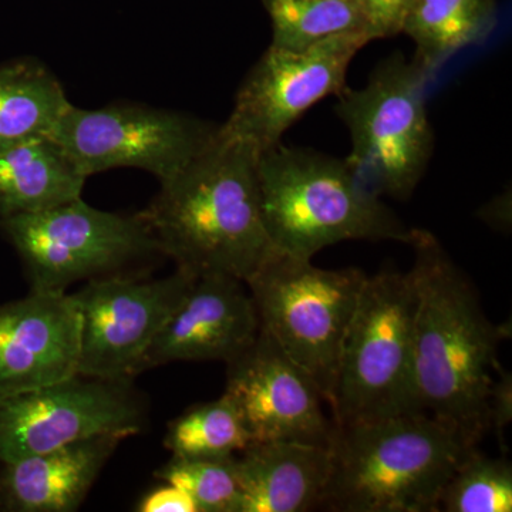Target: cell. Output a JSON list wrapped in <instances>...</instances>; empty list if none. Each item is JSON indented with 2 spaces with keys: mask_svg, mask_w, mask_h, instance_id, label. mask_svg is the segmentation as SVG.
<instances>
[{
  "mask_svg": "<svg viewBox=\"0 0 512 512\" xmlns=\"http://www.w3.org/2000/svg\"><path fill=\"white\" fill-rule=\"evenodd\" d=\"M410 247L416 286L413 382L417 409L478 447L490 433L488 392L501 365L498 349L511 322L495 325L485 315L473 282L426 229Z\"/></svg>",
  "mask_w": 512,
  "mask_h": 512,
  "instance_id": "obj_1",
  "label": "cell"
},
{
  "mask_svg": "<svg viewBox=\"0 0 512 512\" xmlns=\"http://www.w3.org/2000/svg\"><path fill=\"white\" fill-rule=\"evenodd\" d=\"M259 153L217 134L141 211L161 255L195 278L247 282L276 254L262 215Z\"/></svg>",
  "mask_w": 512,
  "mask_h": 512,
  "instance_id": "obj_2",
  "label": "cell"
},
{
  "mask_svg": "<svg viewBox=\"0 0 512 512\" xmlns=\"http://www.w3.org/2000/svg\"><path fill=\"white\" fill-rule=\"evenodd\" d=\"M478 447L424 412L335 426L320 510L439 512L454 471Z\"/></svg>",
  "mask_w": 512,
  "mask_h": 512,
  "instance_id": "obj_3",
  "label": "cell"
},
{
  "mask_svg": "<svg viewBox=\"0 0 512 512\" xmlns=\"http://www.w3.org/2000/svg\"><path fill=\"white\" fill-rule=\"evenodd\" d=\"M258 180L266 231L282 254L312 259L339 242L410 245L416 235L346 160L278 143L259 154Z\"/></svg>",
  "mask_w": 512,
  "mask_h": 512,
  "instance_id": "obj_4",
  "label": "cell"
},
{
  "mask_svg": "<svg viewBox=\"0 0 512 512\" xmlns=\"http://www.w3.org/2000/svg\"><path fill=\"white\" fill-rule=\"evenodd\" d=\"M412 272L366 276L343 338L329 407L335 426L420 412L413 382Z\"/></svg>",
  "mask_w": 512,
  "mask_h": 512,
  "instance_id": "obj_5",
  "label": "cell"
},
{
  "mask_svg": "<svg viewBox=\"0 0 512 512\" xmlns=\"http://www.w3.org/2000/svg\"><path fill=\"white\" fill-rule=\"evenodd\" d=\"M433 74L416 59L394 55L360 89L345 87L335 111L349 128L356 174L380 197H412L433 156L434 136L426 107Z\"/></svg>",
  "mask_w": 512,
  "mask_h": 512,
  "instance_id": "obj_6",
  "label": "cell"
},
{
  "mask_svg": "<svg viewBox=\"0 0 512 512\" xmlns=\"http://www.w3.org/2000/svg\"><path fill=\"white\" fill-rule=\"evenodd\" d=\"M359 268L325 269L276 252L245 282L259 325L332 399L343 338L366 279Z\"/></svg>",
  "mask_w": 512,
  "mask_h": 512,
  "instance_id": "obj_7",
  "label": "cell"
},
{
  "mask_svg": "<svg viewBox=\"0 0 512 512\" xmlns=\"http://www.w3.org/2000/svg\"><path fill=\"white\" fill-rule=\"evenodd\" d=\"M5 228L35 292H66L76 282L120 274L124 266L161 255L141 212L103 211L83 198L5 218Z\"/></svg>",
  "mask_w": 512,
  "mask_h": 512,
  "instance_id": "obj_8",
  "label": "cell"
},
{
  "mask_svg": "<svg viewBox=\"0 0 512 512\" xmlns=\"http://www.w3.org/2000/svg\"><path fill=\"white\" fill-rule=\"evenodd\" d=\"M218 126L136 103L87 110L70 106L52 136L87 178L114 168H137L170 180L210 146Z\"/></svg>",
  "mask_w": 512,
  "mask_h": 512,
  "instance_id": "obj_9",
  "label": "cell"
},
{
  "mask_svg": "<svg viewBox=\"0 0 512 512\" xmlns=\"http://www.w3.org/2000/svg\"><path fill=\"white\" fill-rule=\"evenodd\" d=\"M131 380L76 375L0 397V461L35 456L94 437L130 439L146 424Z\"/></svg>",
  "mask_w": 512,
  "mask_h": 512,
  "instance_id": "obj_10",
  "label": "cell"
},
{
  "mask_svg": "<svg viewBox=\"0 0 512 512\" xmlns=\"http://www.w3.org/2000/svg\"><path fill=\"white\" fill-rule=\"evenodd\" d=\"M372 40L367 33H348L305 50L269 46L239 87L220 133L259 154L281 143L306 111L345 90L350 63Z\"/></svg>",
  "mask_w": 512,
  "mask_h": 512,
  "instance_id": "obj_11",
  "label": "cell"
},
{
  "mask_svg": "<svg viewBox=\"0 0 512 512\" xmlns=\"http://www.w3.org/2000/svg\"><path fill=\"white\" fill-rule=\"evenodd\" d=\"M195 279L181 269L158 279L114 274L90 279L72 293L80 315L79 375L136 377L141 357Z\"/></svg>",
  "mask_w": 512,
  "mask_h": 512,
  "instance_id": "obj_12",
  "label": "cell"
},
{
  "mask_svg": "<svg viewBox=\"0 0 512 512\" xmlns=\"http://www.w3.org/2000/svg\"><path fill=\"white\" fill-rule=\"evenodd\" d=\"M252 443L296 441L329 447L335 423L323 412L318 384L264 330L227 363L225 392Z\"/></svg>",
  "mask_w": 512,
  "mask_h": 512,
  "instance_id": "obj_13",
  "label": "cell"
},
{
  "mask_svg": "<svg viewBox=\"0 0 512 512\" xmlns=\"http://www.w3.org/2000/svg\"><path fill=\"white\" fill-rule=\"evenodd\" d=\"M259 330L245 282L227 275L200 276L141 357L137 376L173 362L227 365L252 345Z\"/></svg>",
  "mask_w": 512,
  "mask_h": 512,
  "instance_id": "obj_14",
  "label": "cell"
},
{
  "mask_svg": "<svg viewBox=\"0 0 512 512\" xmlns=\"http://www.w3.org/2000/svg\"><path fill=\"white\" fill-rule=\"evenodd\" d=\"M80 315L72 293L35 292L0 308V397L79 375Z\"/></svg>",
  "mask_w": 512,
  "mask_h": 512,
  "instance_id": "obj_15",
  "label": "cell"
},
{
  "mask_svg": "<svg viewBox=\"0 0 512 512\" xmlns=\"http://www.w3.org/2000/svg\"><path fill=\"white\" fill-rule=\"evenodd\" d=\"M121 441L119 437H94L35 456L3 461L0 505L16 512L79 510Z\"/></svg>",
  "mask_w": 512,
  "mask_h": 512,
  "instance_id": "obj_16",
  "label": "cell"
},
{
  "mask_svg": "<svg viewBox=\"0 0 512 512\" xmlns=\"http://www.w3.org/2000/svg\"><path fill=\"white\" fill-rule=\"evenodd\" d=\"M330 471L329 447L296 441L251 443L237 454L239 512L316 510Z\"/></svg>",
  "mask_w": 512,
  "mask_h": 512,
  "instance_id": "obj_17",
  "label": "cell"
},
{
  "mask_svg": "<svg viewBox=\"0 0 512 512\" xmlns=\"http://www.w3.org/2000/svg\"><path fill=\"white\" fill-rule=\"evenodd\" d=\"M87 177L53 136L0 148V212L35 214L82 198Z\"/></svg>",
  "mask_w": 512,
  "mask_h": 512,
  "instance_id": "obj_18",
  "label": "cell"
},
{
  "mask_svg": "<svg viewBox=\"0 0 512 512\" xmlns=\"http://www.w3.org/2000/svg\"><path fill=\"white\" fill-rule=\"evenodd\" d=\"M495 0H412L402 33L434 77L461 50L484 43L497 28Z\"/></svg>",
  "mask_w": 512,
  "mask_h": 512,
  "instance_id": "obj_19",
  "label": "cell"
},
{
  "mask_svg": "<svg viewBox=\"0 0 512 512\" xmlns=\"http://www.w3.org/2000/svg\"><path fill=\"white\" fill-rule=\"evenodd\" d=\"M70 106L62 83L39 60H19L2 67L0 148L52 136Z\"/></svg>",
  "mask_w": 512,
  "mask_h": 512,
  "instance_id": "obj_20",
  "label": "cell"
},
{
  "mask_svg": "<svg viewBox=\"0 0 512 512\" xmlns=\"http://www.w3.org/2000/svg\"><path fill=\"white\" fill-rule=\"evenodd\" d=\"M262 2L272 23L271 46L278 49L305 50L323 40L348 33L369 35L365 15L356 0Z\"/></svg>",
  "mask_w": 512,
  "mask_h": 512,
  "instance_id": "obj_21",
  "label": "cell"
},
{
  "mask_svg": "<svg viewBox=\"0 0 512 512\" xmlns=\"http://www.w3.org/2000/svg\"><path fill=\"white\" fill-rule=\"evenodd\" d=\"M251 443L244 420L227 394L190 407L168 424L164 437V447L174 457L235 456Z\"/></svg>",
  "mask_w": 512,
  "mask_h": 512,
  "instance_id": "obj_22",
  "label": "cell"
},
{
  "mask_svg": "<svg viewBox=\"0 0 512 512\" xmlns=\"http://www.w3.org/2000/svg\"><path fill=\"white\" fill-rule=\"evenodd\" d=\"M444 512H511L512 466L507 457L473 451L454 471L440 498Z\"/></svg>",
  "mask_w": 512,
  "mask_h": 512,
  "instance_id": "obj_23",
  "label": "cell"
},
{
  "mask_svg": "<svg viewBox=\"0 0 512 512\" xmlns=\"http://www.w3.org/2000/svg\"><path fill=\"white\" fill-rule=\"evenodd\" d=\"M154 476L190 495L198 512H239L237 454L215 458L173 456Z\"/></svg>",
  "mask_w": 512,
  "mask_h": 512,
  "instance_id": "obj_24",
  "label": "cell"
},
{
  "mask_svg": "<svg viewBox=\"0 0 512 512\" xmlns=\"http://www.w3.org/2000/svg\"><path fill=\"white\" fill-rule=\"evenodd\" d=\"M365 15L369 35L386 39L402 33L407 9L412 0H356Z\"/></svg>",
  "mask_w": 512,
  "mask_h": 512,
  "instance_id": "obj_25",
  "label": "cell"
},
{
  "mask_svg": "<svg viewBox=\"0 0 512 512\" xmlns=\"http://www.w3.org/2000/svg\"><path fill=\"white\" fill-rule=\"evenodd\" d=\"M487 409L490 431L497 434L498 443L505 453V431L512 421V375L501 365L495 370L494 380L488 392Z\"/></svg>",
  "mask_w": 512,
  "mask_h": 512,
  "instance_id": "obj_26",
  "label": "cell"
},
{
  "mask_svg": "<svg viewBox=\"0 0 512 512\" xmlns=\"http://www.w3.org/2000/svg\"><path fill=\"white\" fill-rule=\"evenodd\" d=\"M140 512H198L190 495L175 487L164 485L144 495L137 505Z\"/></svg>",
  "mask_w": 512,
  "mask_h": 512,
  "instance_id": "obj_27",
  "label": "cell"
},
{
  "mask_svg": "<svg viewBox=\"0 0 512 512\" xmlns=\"http://www.w3.org/2000/svg\"><path fill=\"white\" fill-rule=\"evenodd\" d=\"M481 220L498 231L507 232L511 228L510 191L498 195L480 211Z\"/></svg>",
  "mask_w": 512,
  "mask_h": 512,
  "instance_id": "obj_28",
  "label": "cell"
}]
</instances>
